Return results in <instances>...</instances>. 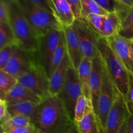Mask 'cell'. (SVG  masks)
Masks as SVG:
<instances>
[{
	"mask_svg": "<svg viewBox=\"0 0 133 133\" xmlns=\"http://www.w3.org/2000/svg\"><path fill=\"white\" fill-rule=\"evenodd\" d=\"M66 39V51L69 56L71 64L74 68L77 70L82 60L83 55L81 49L79 36L75 26L72 25L62 28Z\"/></svg>",
	"mask_w": 133,
	"mask_h": 133,
	"instance_id": "14",
	"label": "cell"
},
{
	"mask_svg": "<svg viewBox=\"0 0 133 133\" xmlns=\"http://www.w3.org/2000/svg\"><path fill=\"white\" fill-rule=\"evenodd\" d=\"M118 133H127V119L122 124Z\"/></svg>",
	"mask_w": 133,
	"mask_h": 133,
	"instance_id": "43",
	"label": "cell"
},
{
	"mask_svg": "<svg viewBox=\"0 0 133 133\" xmlns=\"http://www.w3.org/2000/svg\"><path fill=\"white\" fill-rule=\"evenodd\" d=\"M62 31L52 29L45 35L39 37L38 58L40 64L46 71L49 77L51 75L53 55L58 46Z\"/></svg>",
	"mask_w": 133,
	"mask_h": 133,
	"instance_id": "8",
	"label": "cell"
},
{
	"mask_svg": "<svg viewBox=\"0 0 133 133\" xmlns=\"http://www.w3.org/2000/svg\"><path fill=\"white\" fill-rule=\"evenodd\" d=\"M126 100L133 103V76L129 75V81L128 92H127Z\"/></svg>",
	"mask_w": 133,
	"mask_h": 133,
	"instance_id": "38",
	"label": "cell"
},
{
	"mask_svg": "<svg viewBox=\"0 0 133 133\" xmlns=\"http://www.w3.org/2000/svg\"><path fill=\"white\" fill-rule=\"evenodd\" d=\"M103 71V62L99 53L98 55L92 59V70L90 77V88L92 96V107L96 115H97L98 99L102 84Z\"/></svg>",
	"mask_w": 133,
	"mask_h": 133,
	"instance_id": "13",
	"label": "cell"
},
{
	"mask_svg": "<svg viewBox=\"0 0 133 133\" xmlns=\"http://www.w3.org/2000/svg\"><path fill=\"white\" fill-rule=\"evenodd\" d=\"M81 94H83L81 83L77 71L71 64L62 90L58 96L63 103L68 116L74 122L75 105L78 98Z\"/></svg>",
	"mask_w": 133,
	"mask_h": 133,
	"instance_id": "7",
	"label": "cell"
},
{
	"mask_svg": "<svg viewBox=\"0 0 133 133\" xmlns=\"http://www.w3.org/2000/svg\"><path fill=\"white\" fill-rule=\"evenodd\" d=\"M9 0L0 1V23H9Z\"/></svg>",
	"mask_w": 133,
	"mask_h": 133,
	"instance_id": "31",
	"label": "cell"
},
{
	"mask_svg": "<svg viewBox=\"0 0 133 133\" xmlns=\"http://www.w3.org/2000/svg\"><path fill=\"white\" fill-rule=\"evenodd\" d=\"M9 44L17 45L11 28L9 23H0V48Z\"/></svg>",
	"mask_w": 133,
	"mask_h": 133,
	"instance_id": "26",
	"label": "cell"
},
{
	"mask_svg": "<svg viewBox=\"0 0 133 133\" xmlns=\"http://www.w3.org/2000/svg\"><path fill=\"white\" fill-rule=\"evenodd\" d=\"M75 125L78 133H103L93 108L90 106L83 119Z\"/></svg>",
	"mask_w": 133,
	"mask_h": 133,
	"instance_id": "19",
	"label": "cell"
},
{
	"mask_svg": "<svg viewBox=\"0 0 133 133\" xmlns=\"http://www.w3.org/2000/svg\"><path fill=\"white\" fill-rule=\"evenodd\" d=\"M118 35L128 40H133V23L124 29H122Z\"/></svg>",
	"mask_w": 133,
	"mask_h": 133,
	"instance_id": "36",
	"label": "cell"
},
{
	"mask_svg": "<svg viewBox=\"0 0 133 133\" xmlns=\"http://www.w3.org/2000/svg\"><path fill=\"white\" fill-rule=\"evenodd\" d=\"M130 42H131V51H132V53L133 54V40H130Z\"/></svg>",
	"mask_w": 133,
	"mask_h": 133,
	"instance_id": "44",
	"label": "cell"
},
{
	"mask_svg": "<svg viewBox=\"0 0 133 133\" xmlns=\"http://www.w3.org/2000/svg\"><path fill=\"white\" fill-rule=\"evenodd\" d=\"M18 82L37 95L42 101L51 96L49 77L38 58L32 61L28 71L18 79Z\"/></svg>",
	"mask_w": 133,
	"mask_h": 133,
	"instance_id": "5",
	"label": "cell"
},
{
	"mask_svg": "<svg viewBox=\"0 0 133 133\" xmlns=\"http://www.w3.org/2000/svg\"><path fill=\"white\" fill-rule=\"evenodd\" d=\"M71 64V62L66 51L61 63L49 77V94L51 96H56L60 94Z\"/></svg>",
	"mask_w": 133,
	"mask_h": 133,
	"instance_id": "15",
	"label": "cell"
},
{
	"mask_svg": "<svg viewBox=\"0 0 133 133\" xmlns=\"http://www.w3.org/2000/svg\"><path fill=\"white\" fill-rule=\"evenodd\" d=\"M5 101L7 105L23 102H34L40 104L42 99L28 88L18 83L8 93Z\"/></svg>",
	"mask_w": 133,
	"mask_h": 133,
	"instance_id": "17",
	"label": "cell"
},
{
	"mask_svg": "<svg viewBox=\"0 0 133 133\" xmlns=\"http://www.w3.org/2000/svg\"><path fill=\"white\" fill-rule=\"evenodd\" d=\"M74 123L58 96L45 99L39 105L35 127L43 133H63Z\"/></svg>",
	"mask_w": 133,
	"mask_h": 133,
	"instance_id": "1",
	"label": "cell"
},
{
	"mask_svg": "<svg viewBox=\"0 0 133 133\" xmlns=\"http://www.w3.org/2000/svg\"><path fill=\"white\" fill-rule=\"evenodd\" d=\"M92 60L87 58H83L77 69L79 80L81 83L82 92L86 98L92 103L90 88V77L91 70H92Z\"/></svg>",
	"mask_w": 133,
	"mask_h": 133,
	"instance_id": "20",
	"label": "cell"
},
{
	"mask_svg": "<svg viewBox=\"0 0 133 133\" xmlns=\"http://www.w3.org/2000/svg\"><path fill=\"white\" fill-rule=\"evenodd\" d=\"M133 9V0H116L114 12L120 18L122 23Z\"/></svg>",
	"mask_w": 133,
	"mask_h": 133,
	"instance_id": "28",
	"label": "cell"
},
{
	"mask_svg": "<svg viewBox=\"0 0 133 133\" xmlns=\"http://www.w3.org/2000/svg\"><path fill=\"white\" fill-rule=\"evenodd\" d=\"M18 2L25 17L39 37L52 29L62 30V27L53 15L51 10L34 6L30 5L27 0H18Z\"/></svg>",
	"mask_w": 133,
	"mask_h": 133,
	"instance_id": "4",
	"label": "cell"
},
{
	"mask_svg": "<svg viewBox=\"0 0 133 133\" xmlns=\"http://www.w3.org/2000/svg\"><path fill=\"white\" fill-rule=\"evenodd\" d=\"M133 23V9L130 12L125 19L122 22V29H124L125 27H128L130 25Z\"/></svg>",
	"mask_w": 133,
	"mask_h": 133,
	"instance_id": "39",
	"label": "cell"
},
{
	"mask_svg": "<svg viewBox=\"0 0 133 133\" xmlns=\"http://www.w3.org/2000/svg\"><path fill=\"white\" fill-rule=\"evenodd\" d=\"M96 1L109 14L115 12L116 0H96Z\"/></svg>",
	"mask_w": 133,
	"mask_h": 133,
	"instance_id": "33",
	"label": "cell"
},
{
	"mask_svg": "<svg viewBox=\"0 0 133 133\" xmlns=\"http://www.w3.org/2000/svg\"><path fill=\"white\" fill-rule=\"evenodd\" d=\"M9 24L18 46L30 54L38 55L39 36L25 17L18 0H9Z\"/></svg>",
	"mask_w": 133,
	"mask_h": 133,
	"instance_id": "2",
	"label": "cell"
},
{
	"mask_svg": "<svg viewBox=\"0 0 133 133\" xmlns=\"http://www.w3.org/2000/svg\"><path fill=\"white\" fill-rule=\"evenodd\" d=\"M66 52V39H65L64 34L63 31H61V36H60L59 42H58V46L55 51L54 55L53 58V62H52V69H51V75L56 70L60 64L62 62Z\"/></svg>",
	"mask_w": 133,
	"mask_h": 133,
	"instance_id": "25",
	"label": "cell"
},
{
	"mask_svg": "<svg viewBox=\"0 0 133 133\" xmlns=\"http://www.w3.org/2000/svg\"><path fill=\"white\" fill-rule=\"evenodd\" d=\"M128 115L125 97L119 94L107 117L103 133H118Z\"/></svg>",
	"mask_w": 133,
	"mask_h": 133,
	"instance_id": "10",
	"label": "cell"
},
{
	"mask_svg": "<svg viewBox=\"0 0 133 133\" xmlns=\"http://www.w3.org/2000/svg\"><path fill=\"white\" fill-rule=\"evenodd\" d=\"M126 103H127V109H128L129 114H132L133 115V103L126 100Z\"/></svg>",
	"mask_w": 133,
	"mask_h": 133,
	"instance_id": "41",
	"label": "cell"
},
{
	"mask_svg": "<svg viewBox=\"0 0 133 133\" xmlns=\"http://www.w3.org/2000/svg\"><path fill=\"white\" fill-rule=\"evenodd\" d=\"M74 25L77 32L83 57L92 60L99 55L97 42L100 36L84 19H77Z\"/></svg>",
	"mask_w": 133,
	"mask_h": 133,
	"instance_id": "9",
	"label": "cell"
},
{
	"mask_svg": "<svg viewBox=\"0 0 133 133\" xmlns=\"http://www.w3.org/2000/svg\"><path fill=\"white\" fill-rule=\"evenodd\" d=\"M8 133H43L42 132L38 129L35 125L29 126V127H19L12 130Z\"/></svg>",
	"mask_w": 133,
	"mask_h": 133,
	"instance_id": "35",
	"label": "cell"
},
{
	"mask_svg": "<svg viewBox=\"0 0 133 133\" xmlns=\"http://www.w3.org/2000/svg\"><path fill=\"white\" fill-rule=\"evenodd\" d=\"M106 40L127 71L133 76V54L130 40L122 37L119 35Z\"/></svg>",
	"mask_w": 133,
	"mask_h": 133,
	"instance_id": "12",
	"label": "cell"
},
{
	"mask_svg": "<svg viewBox=\"0 0 133 133\" xmlns=\"http://www.w3.org/2000/svg\"><path fill=\"white\" fill-rule=\"evenodd\" d=\"M122 29V21L115 12L109 13L105 18L101 37L107 39L118 35Z\"/></svg>",
	"mask_w": 133,
	"mask_h": 133,
	"instance_id": "21",
	"label": "cell"
},
{
	"mask_svg": "<svg viewBox=\"0 0 133 133\" xmlns=\"http://www.w3.org/2000/svg\"><path fill=\"white\" fill-rule=\"evenodd\" d=\"M49 4L53 15L62 28L74 25L76 19L66 0H49Z\"/></svg>",
	"mask_w": 133,
	"mask_h": 133,
	"instance_id": "16",
	"label": "cell"
},
{
	"mask_svg": "<svg viewBox=\"0 0 133 133\" xmlns=\"http://www.w3.org/2000/svg\"><path fill=\"white\" fill-rule=\"evenodd\" d=\"M35 125L31 119L24 116H12L1 125V129L3 130L5 133H8L12 130L19 127H29Z\"/></svg>",
	"mask_w": 133,
	"mask_h": 133,
	"instance_id": "22",
	"label": "cell"
},
{
	"mask_svg": "<svg viewBox=\"0 0 133 133\" xmlns=\"http://www.w3.org/2000/svg\"><path fill=\"white\" fill-rule=\"evenodd\" d=\"M36 58H38V55L30 54L16 45L11 58L3 71L18 80L28 71L32 61Z\"/></svg>",
	"mask_w": 133,
	"mask_h": 133,
	"instance_id": "11",
	"label": "cell"
},
{
	"mask_svg": "<svg viewBox=\"0 0 133 133\" xmlns=\"http://www.w3.org/2000/svg\"><path fill=\"white\" fill-rule=\"evenodd\" d=\"M40 104L34 102H23L7 105L8 113L10 118L15 116H24L27 117L31 119L35 125Z\"/></svg>",
	"mask_w": 133,
	"mask_h": 133,
	"instance_id": "18",
	"label": "cell"
},
{
	"mask_svg": "<svg viewBox=\"0 0 133 133\" xmlns=\"http://www.w3.org/2000/svg\"><path fill=\"white\" fill-rule=\"evenodd\" d=\"M17 45L9 44L0 48V70H3L11 58Z\"/></svg>",
	"mask_w": 133,
	"mask_h": 133,
	"instance_id": "30",
	"label": "cell"
},
{
	"mask_svg": "<svg viewBox=\"0 0 133 133\" xmlns=\"http://www.w3.org/2000/svg\"><path fill=\"white\" fill-rule=\"evenodd\" d=\"M10 118V115L8 113L7 104L5 101L0 100V121L1 125L5 123Z\"/></svg>",
	"mask_w": 133,
	"mask_h": 133,
	"instance_id": "34",
	"label": "cell"
},
{
	"mask_svg": "<svg viewBox=\"0 0 133 133\" xmlns=\"http://www.w3.org/2000/svg\"><path fill=\"white\" fill-rule=\"evenodd\" d=\"M63 133H78L77 132V127L75 123H74L70 129H69L68 131H65Z\"/></svg>",
	"mask_w": 133,
	"mask_h": 133,
	"instance_id": "42",
	"label": "cell"
},
{
	"mask_svg": "<svg viewBox=\"0 0 133 133\" xmlns=\"http://www.w3.org/2000/svg\"><path fill=\"white\" fill-rule=\"evenodd\" d=\"M83 10H82L81 19L86 18L88 15L92 14L101 16H107L109 13L100 6L96 0H81ZM80 18V19H81Z\"/></svg>",
	"mask_w": 133,
	"mask_h": 133,
	"instance_id": "24",
	"label": "cell"
},
{
	"mask_svg": "<svg viewBox=\"0 0 133 133\" xmlns=\"http://www.w3.org/2000/svg\"><path fill=\"white\" fill-rule=\"evenodd\" d=\"M106 16L98 15V14H92L88 15L86 18H83V19L87 21L91 28L100 36Z\"/></svg>",
	"mask_w": 133,
	"mask_h": 133,
	"instance_id": "29",
	"label": "cell"
},
{
	"mask_svg": "<svg viewBox=\"0 0 133 133\" xmlns=\"http://www.w3.org/2000/svg\"><path fill=\"white\" fill-rule=\"evenodd\" d=\"M0 133H5V132H4V131H3V130L2 129H1V132H0Z\"/></svg>",
	"mask_w": 133,
	"mask_h": 133,
	"instance_id": "45",
	"label": "cell"
},
{
	"mask_svg": "<svg viewBox=\"0 0 133 133\" xmlns=\"http://www.w3.org/2000/svg\"><path fill=\"white\" fill-rule=\"evenodd\" d=\"M18 83V80L14 77L0 70V100L5 101L8 93Z\"/></svg>",
	"mask_w": 133,
	"mask_h": 133,
	"instance_id": "23",
	"label": "cell"
},
{
	"mask_svg": "<svg viewBox=\"0 0 133 133\" xmlns=\"http://www.w3.org/2000/svg\"><path fill=\"white\" fill-rule=\"evenodd\" d=\"M97 49L110 79L118 92L126 99L128 92L129 73L112 50L106 39L101 37L99 38Z\"/></svg>",
	"mask_w": 133,
	"mask_h": 133,
	"instance_id": "3",
	"label": "cell"
},
{
	"mask_svg": "<svg viewBox=\"0 0 133 133\" xmlns=\"http://www.w3.org/2000/svg\"><path fill=\"white\" fill-rule=\"evenodd\" d=\"M127 133H133V115L129 114L127 118Z\"/></svg>",
	"mask_w": 133,
	"mask_h": 133,
	"instance_id": "40",
	"label": "cell"
},
{
	"mask_svg": "<svg viewBox=\"0 0 133 133\" xmlns=\"http://www.w3.org/2000/svg\"><path fill=\"white\" fill-rule=\"evenodd\" d=\"M67 1L70 5L75 19L77 20L80 19L81 18L82 10H83L81 0H67Z\"/></svg>",
	"mask_w": 133,
	"mask_h": 133,
	"instance_id": "32",
	"label": "cell"
},
{
	"mask_svg": "<svg viewBox=\"0 0 133 133\" xmlns=\"http://www.w3.org/2000/svg\"><path fill=\"white\" fill-rule=\"evenodd\" d=\"M119 93L110 79L103 64V80L97 103V116L100 127L103 133L108 114Z\"/></svg>",
	"mask_w": 133,
	"mask_h": 133,
	"instance_id": "6",
	"label": "cell"
},
{
	"mask_svg": "<svg viewBox=\"0 0 133 133\" xmlns=\"http://www.w3.org/2000/svg\"><path fill=\"white\" fill-rule=\"evenodd\" d=\"M27 1L30 5L34 6L51 10L49 0H27Z\"/></svg>",
	"mask_w": 133,
	"mask_h": 133,
	"instance_id": "37",
	"label": "cell"
},
{
	"mask_svg": "<svg viewBox=\"0 0 133 133\" xmlns=\"http://www.w3.org/2000/svg\"><path fill=\"white\" fill-rule=\"evenodd\" d=\"M88 106L93 108L92 103L86 98L84 95L81 94L78 98L75 105L74 123H77L83 119Z\"/></svg>",
	"mask_w": 133,
	"mask_h": 133,
	"instance_id": "27",
	"label": "cell"
}]
</instances>
